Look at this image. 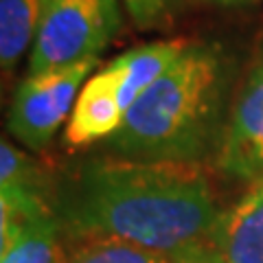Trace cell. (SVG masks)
Instances as JSON below:
<instances>
[{"instance_id":"1","label":"cell","mask_w":263,"mask_h":263,"mask_svg":"<svg viewBox=\"0 0 263 263\" xmlns=\"http://www.w3.org/2000/svg\"><path fill=\"white\" fill-rule=\"evenodd\" d=\"M55 211L79 243L112 239L169 257L211 243L221 215L202 164L121 156L81 164Z\"/></svg>"},{"instance_id":"2","label":"cell","mask_w":263,"mask_h":263,"mask_svg":"<svg viewBox=\"0 0 263 263\" xmlns=\"http://www.w3.org/2000/svg\"><path fill=\"white\" fill-rule=\"evenodd\" d=\"M228 64L221 48L191 42L132 105L112 138L121 158L202 164L224 134Z\"/></svg>"},{"instance_id":"3","label":"cell","mask_w":263,"mask_h":263,"mask_svg":"<svg viewBox=\"0 0 263 263\" xmlns=\"http://www.w3.org/2000/svg\"><path fill=\"white\" fill-rule=\"evenodd\" d=\"M119 27V0H53L31 48L29 72L99 57Z\"/></svg>"},{"instance_id":"4","label":"cell","mask_w":263,"mask_h":263,"mask_svg":"<svg viewBox=\"0 0 263 263\" xmlns=\"http://www.w3.org/2000/svg\"><path fill=\"white\" fill-rule=\"evenodd\" d=\"M95 66L97 57H90L62 68L29 72L15 90L7 114V127L15 141L35 152L51 145L57 129L68 123Z\"/></svg>"},{"instance_id":"5","label":"cell","mask_w":263,"mask_h":263,"mask_svg":"<svg viewBox=\"0 0 263 263\" xmlns=\"http://www.w3.org/2000/svg\"><path fill=\"white\" fill-rule=\"evenodd\" d=\"M215 167L246 184L263 178V37L228 108Z\"/></svg>"},{"instance_id":"6","label":"cell","mask_w":263,"mask_h":263,"mask_svg":"<svg viewBox=\"0 0 263 263\" xmlns=\"http://www.w3.org/2000/svg\"><path fill=\"white\" fill-rule=\"evenodd\" d=\"M125 121L117 77L110 66L88 77L64 129V141L72 149L108 141Z\"/></svg>"},{"instance_id":"7","label":"cell","mask_w":263,"mask_h":263,"mask_svg":"<svg viewBox=\"0 0 263 263\" xmlns=\"http://www.w3.org/2000/svg\"><path fill=\"white\" fill-rule=\"evenodd\" d=\"M211 246L226 263H263V178L254 180L228 211H221Z\"/></svg>"},{"instance_id":"8","label":"cell","mask_w":263,"mask_h":263,"mask_svg":"<svg viewBox=\"0 0 263 263\" xmlns=\"http://www.w3.org/2000/svg\"><path fill=\"white\" fill-rule=\"evenodd\" d=\"M189 44L191 42L184 37L158 40V42L132 48L108 64L117 77L121 105L125 114L145 95V90L171 68V64L186 51Z\"/></svg>"},{"instance_id":"9","label":"cell","mask_w":263,"mask_h":263,"mask_svg":"<svg viewBox=\"0 0 263 263\" xmlns=\"http://www.w3.org/2000/svg\"><path fill=\"white\" fill-rule=\"evenodd\" d=\"M53 0H0V66L9 72L35 44Z\"/></svg>"},{"instance_id":"10","label":"cell","mask_w":263,"mask_h":263,"mask_svg":"<svg viewBox=\"0 0 263 263\" xmlns=\"http://www.w3.org/2000/svg\"><path fill=\"white\" fill-rule=\"evenodd\" d=\"M62 233L57 211H46L22 224L9 241L0 246V263H66L68 254Z\"/></svg>"},{"instance_id":"11","label":"cell","mask_w":263,"mask_h":263,"mask_svg":"<svg viewBox=\"0 0 263 263\" xmlns=\"http://www.w3.org/2000/svg\"><path fill=\"white\" fill-rule=\"evenodd\" d=\"M66 263H174V257L125 241L92 239L81 241Z\"/></svg>"},{"instance_id":"12","label":"cell","mask_w":263,"mask_h":263,"mask_svg":"<svg viewBox=\"0 0 263 263\" xmlns=\"http://www.w3.org/2000/svg\"><path fill=\"white\" fill-rule=\"evenodd\" d=\"M9 186H42L40 171L24 152L5 138L0 143V189Z\"/></svg>"},{"instance_id":"13","label":"cell","mask_w":263,"mask_h":263,"mask_svg":"<svg viewBox=\"0 0 263 263\" xmlns=\"http://www.w3.org/2000/svg\"><path fill=\"white\" fill-rule=\"evenodd\" d=\"M132 22L141 31H154L169 24L182 0H123Z\"/></svg>"},{"instance_id":"14","label":"cell","mask_w":263,"mask_h":263,"mask_svg":"<svg viewBox=\"0 0 263 263\" xmlns=\"http://www.w3.org/2000/svg\"><path fill=\"white\" fill-rule=\"evenodd\" d=\"M174 263H226V261L221 259V254L211 243H204L197 246V248L174 254Z\"/></svg>"},{"instance_id":"15","label":"cell","mask_w":263,"mask_h":263,"mask_svg":"<svg viewBox=\"0 0 263 263\" xmlns=\"http://www.w3.org/2000/svg\"><path fill=\"white\" fill-rule=\"evenodd\" d=\"M217 5H226V7H239V5H250L254 0H213Z\"/></svg>"}]
</instances>
